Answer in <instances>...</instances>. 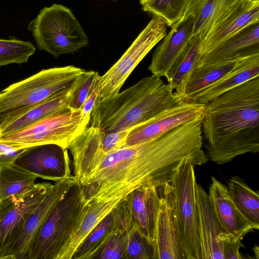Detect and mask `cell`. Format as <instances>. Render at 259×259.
Listing matches in <instances>:
<instances>
[{"label": "cell", "mask_w": 259, "mask_h": 259, "mask_svg": "<svg viewBox=\"0 0 259 259\" xmlns=\"http://www.w3.org/2000/svg\"><path fill=\"white\" fill-rule=\"evenodd\" d=\"M202 116L178 125L146 142L113 151L104 156L82 186L85 199H103L145 186L169 182L188 158L199 165L208 159L202 149Z\"/></svg>", "instance_id": "6da1fadb"}, {"label": "cell", "mask_w": 259, "mask_h": 259, "mask_svg": "<svg viewBox=\"0 0 259 259\" xmlns=\"http://www.w3.org/2000/svg\"><path fill=\"white\" fill-rule=\"evenodd\" d=\"M201 130L207 157L224 164L259 151V77L205 104Z\"/></svg>", "instance_id": "7a4b0ae2"}, {"label": "cell", "mask_w": 259, "mask_h": 259, "mask_svg": "<svg viewBox=\"0 0 259 259\" xmlns=\"http://www.w3.org/2000/svg\"><path fill=\"white\" fill-rule=\"evenodd\" d=\"M183 102L167 83L152 74L111 97L98 100L90 126L105 132L132 128Z\"/></svg>", "instance_id": "3957f363"}, {"label": "cell", "mask_w": 259, "mask_h": 259, "mask_svg": "<svg viewBox=\"0 0 259 259\" xmlns=\"http://www.w3.org/2000/svg\"><path fill=\"white\" fill-rule=\"evenodd\" d=\"M76 181L55 205L35 234L26 259H61L89 207Z\"/></svg>", "instance_id": "277c9868"}, {"label": "cell", "mask_w": 259, "mask_h": 259, "mask_svg": "<svg viewBox=\"0 0 259 259\" xmlns=\"http://www.w3.org/2000/svg\"><path fill=\"white\" fill-rule=\"evenodd\" d=\"M85 70L73 65L42 69L0 92V130L65 89Z\"/></svg>", "instance_id": "5b68a950"}, {"label": "cell", "mask_w": 259, "mask_h": 259, "mask_svg": "<svg viewBox=\"0 0 259 259\" xmlns=\"http://www.w3.org/2000/svg\"><path fill=\"white\" fill-rule=\"evenodd\" d=\"M28 28L38 49L56 58L77 52L89 43L88 36L75 16L62 5L54 4L41 9Z\"/></svg>", "instance_id": "8992f818"}, {"label": "cell", "mask_w": 259, "mask_h": 259, "mask_svg": "<svg viewBox=\"0 0 259 259\" xmlns=\"http://www.w3.org/2000/svg\"><path fill=\"white\" fill-rule=\"evenodd\" d=\"M195 160L185 159L174 173L172 187L175 214L187 259H201L195 188Z\"/></svg>", "instance_id": "52a82bcc"}, {"label": "cell", "mask_w": 259, "mask_h": 259, "mask_svg": "<svg viewBox=\"0 0 259 259\" xmlns=\"http://www.w3.org/2000/svg\"><path fill=\"white\" fill-rule=\"evenodd\" d=\"M167 24L154 16L119 60L98 79L99 100L118 93L125 80L149 52L166 34Z\"/></svg>", "instance_id": "ba28073f"}, {"label": "cell", "mask_w": 259, "mask_h": 259, "mask_svg": "<svg viewBox=\"0 0 259 259\" xmlns=\"http://www.w3.org/2000/svg\"><path fill=\"white\" fill-rule=\"evenodd\" d=\"M81 111L68 110L38 121L17 132L0 136V142L17 149L55 144L68 149L81 133Z\"/></svg>", "instance_id": "9c48e42d"}, {"label": "cell", "mask_w": 259, "mask_h": 259, "mask_svg": "<svg viewBox=\"0 0 259 259\" xmlns=\"http://www.w3.org/2000/svg\"><path fill=\"white\" fill-rule=\"evenodd\" d=\"M53 186L50 183H37L23 195L13 196L0 201V259L8 258L27 219Z\"/></svg>", "instance_id": "30bf717a"}, {"label": "cell", "mask_w": 259, "mask_h": 259, "mask_svg": "<svg viewBox=\"0 0 259 259\" xmlns=\"http://www.w3.org/2000/svg\"><path fill=\"white\" fill-rule=\"evenodd\" d=\"M159 208L153 243L154 259H187L175 214L172 187H158Z\"/></svg>", "instance_id": "8fae6325"}, {"label": "cell", "mask_w": 259, "mask_h": 259, "mask_svg": "<svg viewBox=\"0 0 259 259\" xmlns=\"http://www.w3.org/2000/svg\"><path fill=\"white\" fill-rule=\"evenodd\" d=\"M13 164L37 178L55 182L73 176L71 174L68 149L55 144L28 148Z\"/></svg>", "instance_id": "7c38bea8"}, {"label": "cell", "mask_w": 259, "mask_h": 259, "mask_svg": "<svg viewBox=\"0 0 259 259\" xmlns=\"http://www.w3.org/2000/svg\"><path fill=\"white\" fill-rule=\"evenodd\" d=\"M205 104L183 102L132 128L124 147L137 145L155 138L175 127L202 116Z\"/></svg>", "instance_id": "4fadbf2b"}, {"label": "cell", "mask_w": 259, "mask_h": 259, "mask_svg": "<svg viewBox=\"0 0 259 259\" xmlns=\"http://www.w3.org/2000/svg\"><path fill=\"white\" fill-rule=\"evenodd\" d=\"M259 22V2L237 0L211 26L203 37L201 56L248 25Z\"/></svg>", "instance_id": "5bb4252c"}, {"label": "cell", "mask_w": 259, "mask_h": 259, "mask_svg": "<svg viewBox=\"0 0 259 259\" xmlns=\"http://www.w3.org/2000/svg\"><path fill=\"white\" fill-rule=\"evenodd\" d=\"M195 194L201 259H225L224 243L232 235L223 231L208 194L197 184Z\"/></svg>", "instance_id": "9a60e30c"}, {"label": "cell", "mask_w": 259, "mask_h": 259, "mask_svg": "<svg viewBox=\"0 0 259 259\" xmlns=\"http://www.w3.org/2000/svg\"><path fill=\"white\" fill-rule=\"evenodd\" d=\"M195 19L193 14L183 16L171 29L154 52L148 69L153 75L166 77L176 60L193 37Z\"/></svg>", "instance_id": "2e32d148"}, {"label": "cell", "mask_w": 259, "mask_h": 259, "mask_svg": "<svg viewBox=\"0 0 259 259\" xmlns=\"http://www.w3.org/2000/svg\"><path fill=\"white\" fill-rule=\"evenodd\" d=\"M76 182L72 177L57 181L25 222L18 240L10 250L7 259H26L30 245L41 224L55 205Z\"/></svg>", "instance_id": "e0dca14e"}, {"label": "cell", "mask_w": 259, "mask_h": 259, "mask_svg": "<svg viewBox=\"0 0 259 259\" xmlns=\"http://www.w3.org/2000/svg\"><path fill=\"white\" fill-rule=\"evenodd\" d=\"M259 54V23L251 24L202 55L196 67Z\"/></svg>", "instance_id": "ac0fdd59"}, {"label": "cell", "mask_w": 259, "mask_h": 259, "mask_svg": "<svg viewBox=\"0 0 259 259\" xmlns=\"http://www.w3.org/2000/svg\"><path fill=\"white\" fill-rule=\"evenodd\" d=\"M208 195L215 215L224 232L242 240L247 234L253 231L233 202L228 188L213 177Z\"/></svg>", "instance_id": "d6986e66"}, {"label": "cell", "mask_w": 259, "mask_h": 259, "mask_svg": "<svg viewBox=\"0 0 259 259\" xmlns=\"http://www.w3.org/2000/svg\"><path fill=\"white\" fill-rule=\"evenodd\" d=\"M134 227L153 245L159 208V195L156 187L142 186L125 197Z\"/></svg>", "instance_id": "ffe728a7"}, {"label": "cell", "mask_w": 259, "mask_h": 259, "mask_svg": "<svg viewBox=\"0 0 259 259\" xmlns=\"http://www.w3.org/2000/svg\"><path fill=\"white\" fill-rule=\"evenodd\" d=\"M79 77L63 90L52 95L0 130V136L17 132L51 115L70 110L69 105Z\"/></svg>", "instance_id": "44dd1931"}, {"label": "cell", "mask_w": 259, "mask_h": 259, "mask_svg": "<svg viewBox=\"0 0 259 259\" xmlns=\"http://www.w3.org/2000/svg\"><path fill=\"white\" fill-rule=\"evenodd\" d=\"M259 77V54L244 59L230 72L185 102L205 104L223 93Z\"/></svg>", "instance_id": "7402d4cb"}, {"label": "cell", "mask_w": 259, "mask_h": 259, "mask_svg": "<svg viewBox=\"0 0 259 259\" xmlns=\"http://www.w3.org/2000/svg\"><path fill=\"white\" fill-rule=\"evenodd\" d=\"M128 194H119L112 197L91 201L81 225L63 253L61 259H71L75 250L88 234Z\"/></svg>", "instance_id": "603a6c76"}, {"label": "cell", "mask_w": 259, "mask_h": 259, "mask_svg": "<svg viewBox=\"0 0 259 259\" xmlns=\"http://www.w3.org/2000/svg\"><path fill=\"white\" fill-rule=\"evenodd\" d=\"M202 38L200 34L191 38L188 46L172 65L166 77L167 84L182 100L185 86L201 57L200 45Z\"/></svg>", "instance_id": "cb8c5ba5"}, {"label": "cell", "mask_w": 259, "mask_h": 259, "mask_svg": "<svg viewBox=\"0 0 259 259\" xmlns=\"http://www.w3.org/2000/svg\"><path fill=\"white\" fill-rule=\"evenodd\" d=\"M237 0H190L184 16L193 14L195 23L193 36L203 37L213 23Z\"/></svg>", "instance_id": "d4e9b609"}, {"label": "cell", "mask_w": 259, "mask_h": 259, "mask_svg": "<svg viewBox=\"0 0 259 259\" xmlns=\"http://www.w3.org/2000/svg\"><path fill=\"white\" fill-rule=\"evenodd\" d=\"M248 57L239 58L207 66L196 67L185 86L183 101L185 102L194 95L223 78L244 59Z\"/></svg>", "instance_id": "484cf974"}, {"label": "cell", "mask_w": 259, "mask_h": 259, "mask_svg": "<svg viewBox=\"0 0 259 259\" xmlns=\"http://www.w3.org/2000/svg\"><path fill=\"white\" fill-rule=\"evenodd\" d=\"M228 192L240 212L253 230L259 229V193L241 178L234 176L228 182Z\"/></svg>", "instance_id": "4316f807"}, {"label": "cell", "mask_w": 259, "mask_h": 259, "mask_svg": "<svg viewBox=\"0 0 259 259\" xmlns=\"http://www.w3.org/2000/svg\"><path fill=\"white\" fill-rule=\"evenodd\" d=\"M36 178L13 163L0 167V201L27 193L34 187Z\"/></svg>", "instance_id": "83f0119b"}, {"label": "cell", "mask_w": 259, "mask_h": 259, "mask_svg": "<svg viewBox=\"0 0 259 259\" xmlns=\"http://www.w3.org/2000/svg\"><path fill=\"white\" fill-rule=\"evenodd\" d=\"M116 231L112 210L83 239L75 250L71 259H90L108 238Z\"/></svg>", "instance_id": "f1b7e54d"}, {"label": "cell", "mask_w": 259, "mask_h": 259, "mask_svg": "<svg viewBox=\"0 0 259 259\" xmlns=\"http://www.w3.org/2000/svg\"><path fill=\"white\" fill-rule=\"evenodd\" d=\"M190 0H149L143 4L145 12L162 18L171 27L183 17Z\"/></svg>", "instance_id": "f546056e"}, {"label": "cell", "mask_w": 259, "mask_h": 259, "mask_svg": "<svg viewBox=\"0 0 259 259\" xmlns=\"http://www.w3.org/2000/svg\"><path fill=\"white\" fill-rule=\"evenodd\" d=\"M35 51V47L29 41L16 38L0 39V67L27 63Z\"/></svg>", "instance_id": "4dcf8cb0"}, {"label": "cell", "mask_w": 259, "mask_h": 259, "mask_svg": "<svg viewBox=\"0 0 259 259\" xmlns=\"http://www.w3.org/2000/svg\"><path fill=\"white\" fill-rule=\"evenodd\" d=\"M128 232H113L90 259H126Z\"/></svg>", "instance_id": "1f68e13d"}, {"label": "cell", "mask_w": 259, "mask_h": 259, "mask_svg": "<svg viewBox=\"0 0 259 259\" xmlns=\"http://www.w3.org/2000/svg\"><path fill=\"white\" fill-rule=\"evenodd\" d=\"M153 244L134 227L128 232L126 259H154Z\"/></svg>", "instance_id": "d6a6232c"}, {"label": "cell", "mask_w": 259, "mask_h": 259, "mask_svg": "<svg viewBox=\"0 0 259 259\" xmlns=\"http://www.w3.org/2000/svg\"><path fill=\"white\" fill-rule=\"evenodd\" d=\"M99 75L95 71H85L79 77L69 105L70 110H80L93 86L98 81Z\"/></svg>", "instance_id": "836d02e7"}, {"label": "cell", "mask_w": 259, "mask_h": 259, "mask_svg": "<svg viewBox=\"0 0 259 259\" xmlns=\"http://www.w3.org/2000/svg\"><path fill=\"white\" fill-rule=\"evenodd\" d=\"M132 128L112 132L104 131L102 141V150L104 156L113 151L123 148L127 137Z\"/></svg>", "instance_id": "e575fe53"}, {"label": "cell", "mask_w": 259, "mask_h": 259, "mask_svg": "<svg viewBox=\"0 0 259 259\" xmlns=\"http://www.w3.org/2000/svg\"><path fill=\"white\" fill-rule=\"evenodd\" d=\"M125 197L114 208L113 211L117 231L128 232L133 227V224Z\"/></svg>", "instance_id": "d590c367"}, {"label": "cell", "mask_w": 259, "mask_h": 259, "mask_svg": "<svg viewBox=\"0 0 259 259\" xmlns=\"http://www.w3.org/2000/svg\"><path fill=\"white\" fill-rule=\"evenodd\" d=\"M99 100L98 81L93 86L87 99L83 103L80 111L81 118L80 129L82 133L90 124L92 113Z\"/></svg>", "instance_id": "8d00e7d4"}, {"label": "cell", "mask_w": 259, "mask_h": 259, "mask_svg": "<svg viewBox=\"0 0 259 259\" xmlns=\"http://www.w3.org/2000/svg\"><path fill=\"white\" fill-rule=\"evenodd\" d=\"M26 148L17 149L0 142V167L12 164Z\"/></svg>", "instance_id": "74e56055"}, {"label": "cell", "mask_w": 259, "mask_h": 259, "mask_svg": "<svg viewBox=\"0 0 259 259\" xmlns=\"http://www.w3.org/2000/svg\"><path fill=\"white\" fill-rule=\"evenodd\" d=\"M243 247L242 240L231 236L224 243L225 259H242L240 249Z\"/></svg>", "instance_id": "f35d334b"}, {"label": "cell", "mask_w": 259, "mask_h": 259, "mask_svg": "<svg viewBox=\"0 0 259 259\" xmlns=\"http://www.w3.org/2000/svg\"><path fill=\"white\" fill-rule=\"evenodd\" d=\"M148 1H149V0H143V2H142V3L141 4L143 5L145 3L147 2Z\"/></svg>", "instance_id": "ab89813d"}, {"label": "cell", "mask_w": 259, "mask_h": 259, "mask_svg": "<svg viewBox=\"0 0 259 259\" xmlns=\"http://www.w3.org/2000/svg\"><path fill=\"white\" fill-rule=\"evenodd\" d=\"M249 2H259V0H246Z\"/></svg>", "instance_id": "60d3db41"}, {"label": "cell", "mask_w": 259, "mask_h": 259, "mask_svg": "<svg viewBox=\"0 0 259 259\" xmlns=\"http://www.w3.org/2000/svg\"><path fill=\"white\" fill-rule=\"evenodd\" d=\"M142 2H143V0H140V2L141 4L142 3Z\"/></svg>", "instance_id": "b9f144b4"}]
</instances>
